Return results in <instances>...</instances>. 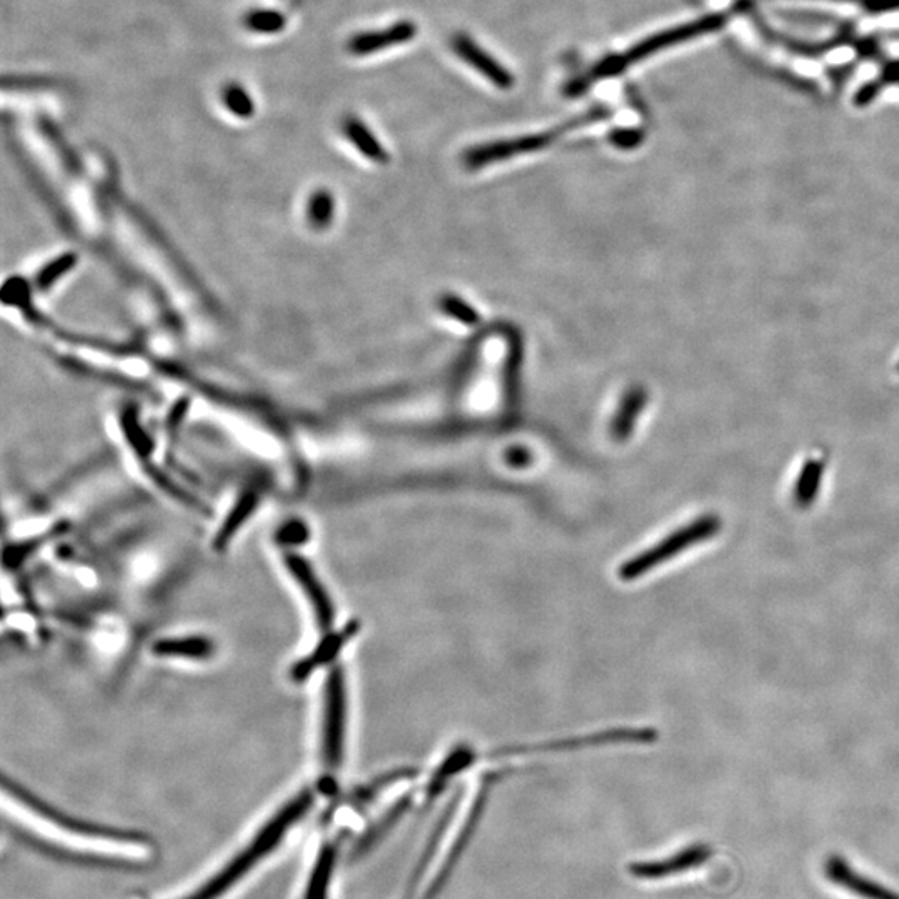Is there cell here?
<instances>
[{
    "label": "cell",
    "mask_w": 899,
    "mask_h": 899,
    "mask_svg": "<svg viewBox=\"0 0 899 899\" xmlns=\"http://www.w3.org/2000/svg\"><path fill=\"white\" fill-rule=\"evenodd\" d=\"M341 130L346 134L347 139H349L366 159H370L372 162H377V164H387L390 155H388L387 150L382 146L380 140L366 127L362 118L355 117V115H349V117L344 118V122H341Z\"/></svg>",
    "instance_id": "cell-16"
},
{
    "label": "cell",
    "mask_w": 899,
    "mask_h": 899,
    "mask_svg": "<svg viewBox=\"0 0 899 899\" xmlns=\"http://www.w3.org/2000/svg\"><path fill=\"white\" fill-rule=\"evenodd\" d=\"M823 473H825V462H823V460L810 459L804 463L797 485H795V501H797V505L807 509L811 501H814L817 490H820V485H822Z\"/></svg>",
    "instance_id": "cell-20"
},
{
    "label": "cell",
    "mask_w": 899,
    "mask_h": 899,
    "mask_svg": "<svg viewBox=\"0 0 899 899\" xmlns=\"http://www.w3.org/2000/svg\"><path fill=\"white\" fill-rule=\"evenodd\" d=\"M313 801H315V797H313L310 789L300 791L297 797L285 803L282 810L274 814L267 825L257 833L255 838L250 841L242 853L237 854L218 875L205 883L202 888L197 889L196 892L184 899H218L222 895H225V891H228L235 883L240 882V878H244L250 870H253L257 863L269 857L280 845L288 829L292 828L309 813L310 808L313 807Z\"/></svg>",
    "instance_id": "cell-1"
},
{
    "label": "cell",
    "mask_w": 899,
    "mask_h": 899,
    "mask_svg": "<svg viewBox=\"0 0 899 899\" xmlns=\"http://www.w3.org/2000/svg\"><path fill=\"white\" fill-rule=\"evenodd\" d=\"M450 46H452V50L460 61L465 62L473 71L484 75L491 86L500 90H510L515 87V75L498 59L488 54L487 50L478 46L472 37L466 36V34H455Z\"/></svg>",
    "instance_id": "cell-10"
},
{
    "label": "cell",
    "mask_w": 899,
    "mask_h": 899,
    "mask_svg": "<svg viewBox=\"0 0 899 899\" xmlns=\"http://www.w3.org/2000/svg\"><path fill=\"white\" fill-rule=\"evenodd\" d=\"M4 791L9 792L12 798H15L17 803L22 807L29 808L30 811L42 817L46 822L52 823L58 828L65 829V832L74 833V835L89 836V838L108 839V841L125 842V845H143L150 842V838L143 833L132 832V829L112 828V826L99 825V823L87 822L83 817L72 816L65 811L59 810L49 801L37 797L36 792L22 786L15 779L9 778L4 775L2 779Z\"/></svg>",
    "instance_id": "cell-5"
},
{
    "label": "cell",
    "mask_w": 899,
    "mask_h": 899,
    "mask_svg": "<svg viewBox=\"0 0 899 899\" xmlns=\"http://www.w3.org/2000/svg\"><path fill=\"white\" fill-rule=\"evenodd\" d=\"M419 36V25L412 21H399L380 30H366L350 37L347 50L355 58L374 55L391 47L405 46Z\"/></svg>",
    "instance_id": "cell-11"
},
{
    "label": "cell",
    "mask_w": 899,
    "mask_h": 899,
    "mask_svg": "<svg viewBox=\"0 0 899 899\" xmlns=\"http://www.w3.org/2000/svg\"><path fill=\"white\" fill-rule=\"evenodd\" d=\"M415 775V769H399L395 770V772L385 773V775L375 778V782L366 785L365 788L359 789L350 801L359 804V807H362V804L369 803L372 798L377 797L378 792H380L382 789L387 788V786L394 785V783L400 782V779L410 778V776Z\"/></svg>",
    "instance_id": "cell-24"
},
{
    "label": "cell",
    "mask_w": 899,
    "mask_h": 899,
    "mask_svg": "<svg viewBox=\"0 0 899 899\" xmlns=\"http://www.w3.org/2000/svg\"><path fill=\"white\" fill-rule=\"evenodd\" d=\"M440 309L444 310L448 316H453V319L462 322V324L470 325V327L477 325L478 321H480V315H478L477 310L473 309L465 300L457 296L441 297Z\"/></svg>",
    "instance_id": "cell-25"
},
{
    "label": "cell",
    "mask_w": 899,
    "mask_h": 899,
    "mask_svg": "<svg viewBox=\"0 0 899 899\" xmlns=\"http://www.w3.org/2000/svg\"><path fill=\"white\" fill-rule=\"evenodd\" d=\"M309 528L302 522H290L278 532L277 540L284 547H297L309 540Z\"/></svg>",
    "instance_id": "cell-28"
},
{
    "label": "cell",
    "mask_w": 899,
    "mask_h": 899,
    "mask_svg": "<svg viewBox=\"0 0 899 899\" xmlns=\"http://www.w3.org/2000/svg\"><path fill=\"white\" fill-rule=\"evenodd\" d=\"M899 78V64L891 65L888 71L885 72L882 78H878L876 83L870 84V86L864 87V89L860 90L857 97L858 105H863V103L871 102V100L875 99L878 96L879 90L889 83H896Z\"/></svg>",
    "instance_id": "cell-27"
},
{
    "label": "cell",
    "mask_w": 899,
    "mask_h": 899,
    "mask_svg": "<svg viewBox=\"0 0 899 899\" xmlns=\"http://www.w3.org/2000/svg\"><path fill=\"white\" fill-rule=\"evenodd\" d=\"M608 139H610V142H612L616 149H635V147L644 142L645 132L641 130V128H615V130L610 132Z\"/></svg>",
    "instance_id": "cell-26"
},
{
    "label": "cell",
    "mask_w": 899,
    "mask_h": 899,
    "mask_svg": "<svg viewBox=\"0 0 899 899\" xmlns=\"http://www.w3.org/2000/svg\"><path fill=\"white\" fill-rule=\"evenodd\" d=\"M284 565L288 575L296 579L305 600L309 601L316 628L322 633L332 632L335 619H337V608L312 563L297 551H285Z\"/></svg>",
    "instance_id": "cell-8"
},
{
    "label": "cell",
    "mask_w": 899,
    "mask_h": 899,
    "mask_svg": "<svg viewBox=\"0 0 899 899\" xmlns=\"http://www.w3.org/2000/svg\"><path fill=\"white\" fill-rule=\"evenodd\" d=\"M658 738V733L644 726H620V728L603 729V732L585 733V735L565 736V738L548 739L540 744L510 745L490 751L491 758L523 757L534 753H566V751L588 750V748L612 747V745H644L651 744Z\"/></svg>",
    "instance_id": "cell-6"
},
{
    "label": "cell",
    "mask_w": 899,
    "mask_h": 899,
    "mask_svg": "<svg viewBox=\"0 0 899 899\" xmlns=\"http://www.w3.org/2000/svg\"><path fill=\"white\" fill-rule=\"evenodd\" d=\"M711 851L708 846H690L678 854L666 858V860L653 861V863L633 864L632 873L638 878L660 879L665 876L676 875L691 867L700 866L704 861L710 860Z\"/></svg>",
    "instance_id": "cell-13"
},
{
    "label": "cell",
    "mask_w": 899,
    "mask_h": 899,
    "mask_svg": "<svg viewBox=\"0 0 899 899\" xmlns=\"http://www.w3.org/2000/svg\"><path fill=\"white\" fill-rule=\"evenodd\" d=\"M153 657L167 660L207 661L215 657L217 645L205 635H187V637H167L152 645Z\"/></svg>",
    "instance_id": "cell-14"
},
{
    "label": "cell",
    "mask_w": 899,
    "mask_h": 899,
    "mask_svg": "<svg viewBox=\"0 0 899 899\" xmlns=\"http://www.w3.org/2000/svg\"><path fill=\"white\" fill-rule=\"evenodd\" d=\"M473 761H475V753H473L472 748L465 747V745H460L459 748L450 751L444 763L435 770L434 776L428 783V797L434 798L435 795H438L453 776L469 769Z\"/></svg>",
    "instance_id": "cell-18"
},
{
    "label": "cell",
    "mask_w": 899,
    "mask_h": 899,
    "mask_svg": "<svg viewBox=\"0 0 899 899\" xmlns=\"http://www.w3.org/2000/svg\"><path fill=\"white\" fill-rule=\"evenodd\" d=\"M257 507H259V497H257V494L249 491V494L244 495V497L235 503L234 509L228 512V515L225 516L221 526H218L217 534H215L214 540H212V548L218 551V553L227 550L232 541L235 540V537L239 535V532L242 530L246 523L249 522L250 516L255 513Z\"/></svg>",
    "instance_id": "cell-15"
},
{
    "label": "cell",
    "mask_w": 899,
    "mask_h": 899,
    "mask_svg": "<svg viewBox=\"0 0 899 899\" xmlns=\"http://www.w3.org/2000/svg\"><path fill=\"white\" fill-rule=\"evenodd\" d=\"M726 17L722 14L708 15V17L697 18V21L686 22V24L676 25L672 29L660 30L653 36L645 37L640 42L633 43L629 49L623 50L620 54L608 55L601 59L590 74L585 77L573 80L566 87L565 93L569 97H576L584 93L591 84L598 83L601 78L616 77L623 72L637 65L638 62L647 61L651 55L658 54L661 50L672 49V47L679 46V43L688 42V40L697 39V37L704 36V34L715 33L722 29L725 25Z\"/></svg>",
    "instance_id": "cell-2"
},
{
    "label": "cell",
    "mask_w": 899,
    "mask_h": 899,
    "mask_svg": "<svg viewBox=\"0 0 899 899\" xmlns=\"http://www.w3.org/2000/svg\"><path fill=\"white\" fill-rule=\"evenodd\" d=\"M337 853V842H327V845L322 848L321 854L316 858L312 876H310L305 899H327L328 885H330Z\"/></svg>",
    "instance_id": "cell-19"
},
{
    "label": "cell",
    "mask_w": 899,
    "mask_h": 899,
    "mask_svg": "<svg viewBox=\"0 0 899 899\" xmlns=\"http://www.w3.org/2000/svg\"><path fill=\"white\" fill-rule=\"evenodd\" d=\"M610 117H612V111H610V109L603 108V105H597V108L591 109V111L569 118V121L563 122V124L554 125V127L548 128V130L475 146L473 149L466 150V152L463 153V164L469 168H482L487 167V165L497 164V162L509 161V159H513V157L540 152V150L553 146L554 142H559V140L565 137L566 134H570V132L598 124V122L608 121Z\"/></svg>",
    "instance_id": "cell-3"
},
{
    "label": "cell",
    "mask_w": 899,
    "mask_h": 899,
    "mask_svg": "<svg viewBox=\"0 0 899 899\" xmlns=\"http://www.w3.org/2000/svg\"><path fill=\"white\" fill-rule=\"evenodd\" d=\"M825 871L829 882L841 886L846 891H850L851 895L860 896V898L863 899H899V895H896L891 889L885 888V886L879 885V883L860 875V873L853 870L850 864L846 863L842 858H829Z\"/></svg>",
    "instance_id": "cell-12"
},
{
    "label": "cell",
    "mask_w": 899,
    "mask_h": 899,
    "mask_svg": "<svg viewBox=\"0 0 899 899\" xmlns=\"http://www.w3.org/2000/svg\"><path fill=\"white\" fill-rule=\"evenodd\" d=\"M347 679L341 666H335L325 679L322 708V761L330 773L344 763L347 733Z\"/></svg>",
    "instance_id": "cell-7"
},
{
    "label": "cell",
    "mask_w": 899,
    "mask_h": 899,
    "mask_svg": "<svg viewBox=\"0 0 899 899\" xmlns=\"http://www.w3.org/2000/svg\"><path fill=\"white\" fill-rule=\"evenodd\" d=\"M647 400L648 395L644 387H633L632 390L626 391L612 423V434L616 440H625L632 435L635 422L647 405Z\"/></svg>",
    "instance_id": "cell-17"
},
{
    "label": "cell",
    "mask_w": 899,
    "mask_h": 899,
    "mask_svg": "<svg viewBox=\"0 0 899 899\" xmlns=\"http://www.w3.org/2000/svg\"><path fill=\"white\" fill-rule=\"evenodd\" d=\"M64 80L43 74H15L2 78V89L15 92H30V90H50L64 87Z\"/></svg>",
    "instance_id": "cell-22"
},
{
    "label": "cell",
    "mask_w": 899,
    "mask_h": 899,
    "mask_svg": "<svg viewBox=\"0 0 899 899\" xmlns=\"http://www.w3.org/2000/svg\"><path fill=\"white\" fill-rule=\"evenodd\" d=\"M222 103L232 115L239 118H250L255 114V100L246 87L237 83L227 84L221 92Z\"/></svg>",
    "instance_id": "cell-23"
},
{
    "label": "cell",
    "mask_w": 899,
    "mask_h": 899,
    "mask_svg": "<svg viewBox=\"0 0 899 899\" xmlns=\"http://www.w3.org/2000/svg\"><path fill=\"white\" fill-rule=\"evenodd\" d=\"M861 4L871 12H886L899 9V0H863Z\"/></svg>",
    "instance_id": "cell-29"
},
{
    "label": "cell",
    "mask_w": 899,
    "mask_h": 899,
    "mask_svg": "<svg viewBox=\"0 0 899 899\" xmlns=\"http://www.w3.org/2000/svg\"><path fill=\"white\" fill-rule=\"evenodd\" d=\"M242 25L249 33L263 34V36H272V34L282 33L287 27V15L284 12L275 11V9H250L242 18Z\"/></svg>",
    "instance_id": "cell-21"
},
{
    "label": "cell",
    "mask_w": 899,
    "mask_h": 899,
    "mask_svg": "<svg viewBox=\"0 0 899 899\" xmlns=\"http://www.w3.org/2000/svg\"><path fill=\"white\" fill-rule=\"evenodd\" d=\"M720 528H722V520L719 516H700L695 522L672 532L669 537L651 545L641 553L635 554L628 562L623 563L619 569V578L622 582H635V579L648 575L651 570L658 569L663 563L678 557V554L685 553L686 550H690L695 545L715 537Z\"/></svg>",
    "instance_id": "cell-4"
},
{
    "label": "cell",
    "mask_w": 899,
    "mask_h": 899,
    "mask_svg": "<svg viewBox=\"0 0 899 899\" xmlns=\"http://www.w3.org/2000/svg\"><path fill=\"white\" fill-rule=\"evenodd\" d=\"M360 632H362V623H360L359 620H352V622L341 626L340 629H335V632L332 629V632L324 633V637L313 647V650L294 663L292 669H290V682L300 685V683H305L313 673L332 665V663L337 660L340 651L344 650Z\"/></svg>",
    "instance_id": "cell-9"
}]
</instances>
